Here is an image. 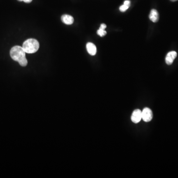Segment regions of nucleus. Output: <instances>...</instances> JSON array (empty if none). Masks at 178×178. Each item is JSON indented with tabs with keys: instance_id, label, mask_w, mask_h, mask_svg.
<instances>
[{
	"instance_id": "39448f33",
	"label": "nucleus",
	"mask_w": 178,
	"mask_h": 178,
	"mask_svg": "<svg viewBox=\"0 0 178 178\" xmlns=\"http://www.w3.org/2000/svg\"><path fill=\"white\" fill-rule=\"evenodd\" d=\"M177 56V53L175 51H171L169 52L165 58V61L167 65H172L173 62L174 60L176 59Z\"/></svg>"
},
{
	"instance_id": "f03ea898",
	"label": "nucleus",
	"mask_w": 178,
	"mask_h": 178,
	"mask_svg": "<svg viewBox=\"0 0 178 178\" xmlns=\"http://www.w3.org/2000/svg\"><path fill=\"white\" fill-rule=\"evenodd\" d=\"M39 43L34 39H28L23 43L22 48L27 54H33L39 50Z\"/></svg>"
},
{
	"instance_id": "6e6552de",
	"label": "nucleus",
	"mask_w": 178,
	"mask_h": 178,
	"mask_svg": "<svg viewBox=\"0 0 178 178\" xmlns=\"http://www.w3.org/2000/svg\"><path fill=\"white\" fill-rule=\"evenodd\" d=\"M149 18L153 22H157L159 20V14L155 9H153L150 11Z\"/></svg>"
},
{
	"instance_id": "4468645a",
	"label": "nucleus",
	"mask_w": 178,
	"mask_h": 178,
	"mask_svg": "<svg viewBox=\"0 0 178 178\" xmlns=\"http://www.w3.org/2000/svg\"><path fill=\"white\" fill-rule=\"evenodd\" d=\"M170 1H171L172 2H175L177 1H178V0H170Z\"/></svg>"
},
{
	"instance_id": "ddd939ff",
	"label": "nucleus",
	"mask_w": 178,
	"mask_h": 178,
	"mask_svg": "<svg viewBox=\"0 0 178 178\" xmlns=\"http://www.w3.org/2000/svg\"><path fill=\"white\" fill-rule=\"evenodd\" d=\"M23 1L26 3H30L32 1V0H23Z\"/></svg>"
},
{
	"instance_id": "f8f14e48",
	"label": "nucleus",
	"mask_w": 178,
	"mask_h": 178,
	"mask_svg": "<svg viewBox=\"0 0 178 178\" xmlns=\"http://www.w3.org/2000/svg\"><path fill=\"white\" fill-rule=\"evenodd\" d=\"M106 28V25L105 24H101L100 25V29H102L105 30V28Z\"/></svg>"
},
{
	"instance_id": "f257e3e1",
	"label": "nucleus",
	"mask_w": 178,
	"mask_h": 178,
	"mask_svg": "<svg viewBox=\"0 0 178 178\" xmlns=\"http://www.w3.org/2000/svg\"><path fill=\"white\" fill-rule=\"evenodd\" d=\"M25 51L23 48L19 46H16L11 48L10 51V56L11 59L17 61L21 66H26L28 64L26 58Z\"/></svg>"
},
{
	"instance_id": "1a4fd4ad",
	"label": "nucleus",
	"mask_w": 178,
	"mask_h": 178,
	"mask_svg": "<svg viewBox=\"0 0 178 178\" xmlns=\"http://www.w3.org/2000/svg\"><path fill=\"white\" fill-rule=\"evenodd\" d=\"M97 34H98V35L100 36V37H103L106 34V32L105 30L99 28L97 31Z\"/></svg>"
},
{
	"instance_id": "2eb2a0df",
	"label": "nucleus",
	"mask_w": 178,
	"mask_h": 178,
	"mask_svg": "<svg viewBox=\"0 0 178 178\" xmlns=\"http://www.w3.org/2000/svg\"><path fill=\"white\" fill-rule=\"evenodd\" d=\"M18 1H20V2H22L23 1V0H18Z\"/></svg>"
},
{
	"instance_id": "9d476101",
	"label": "nucleus",
	"mask_w": 178,
	"mask_h": 178,
	"mask_svg": "<svg viewBox=\"0 0 178 178\" xmlns=\"http://www.w3.org/2000/svg\"><path fill=\"white\" fill-rule=\"evenodd\" d=\"M129 7L125 5H123L121 6L120 7L119 10L121 12H125L128 9H129Z\"/></svg>"
},
{
	"instance_id": "423d86ee",
	"label": "nucleus",
	"mask_w": 178,
	"mask_h": 178,
	"mask_svg": "<svg viewBox=\"0 0 178 178\" xmlns=\"http://www.w3.org/2000/svg\"><path fill=\"white\" fill-rule=\"evenodd\" d=\"M86 48L88 53L91 56H95L96 53V48L93 43H88L86 45Z\"/></svg>"
},
{
	"instance_id": "20e7f679",
	"label": "nucleus",
	"mask_w": 178,
	"mask_h": 178,
	"mask_svg": "<svg viewBox=\"0 0 178 178\" xmlns=\"http://www.w3.org/2000/svg\"><path fill=\"white\" fill-rule=\"evenodd\" d=\"M142 119V112L140 109H137L133 111L131 116L132 122L134 123H138Z\"/></svg>"
},
{
	"instance_id": "0eeeda50",
	"label": "nucleus",
	"mask_w": 178,
	"mask_h": 178,
	"mask_svg": "<svg viewBox=\"0 0 178 178\" xmlns=\"http://www.w3.org/2000/svg\"><path fill=\"white\" fill-rule=\"evenodd\" d=\"M61 21L66 25H71L74 22V18L69 15H65L61 16Z\"/></svg>"
},
{
	"instance_id": "9b49d317",
	"label": "nucleus",
	"mask_w": 178,
	"mask_h": 178,
	"mask_svg": "<svg viewBox=\"0 0 178 178\" xmlns=\"http://www.w3.org/2000/svg\"><path fill=\"white\" fill-rule=\"evenodd\" d=\"M124 5L130 7L131 5V2L129 0H126V1H125L124 2Z\"/></svg>"
},
{
	"instance_id": "7ed1b4c3",
	"label": "nucleus",
	"mask_w": 178,
	"mask_h": 178,
	"mask_svg": "<svg viewBox=\"0 0 178 178\" xmlns=\"http://www.w3.org/2000/svg\"><path fill=\"white\" fill-rule=\"evenodd\" d=\"M142 112V119L145 122H150L153 117V112L151 111V110L148 107H146L143 110Z\"/></svg>"
}]
</instances>
